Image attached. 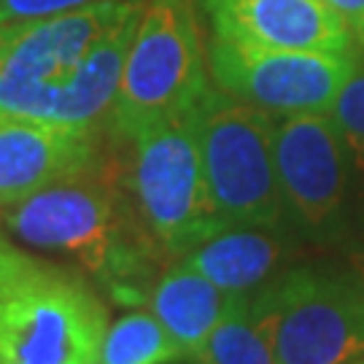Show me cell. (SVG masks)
Instances as JSON below:
<instances>
[{"label":"cell","instance_id":"cell-1","mask_svg":"<svg viewBox=\"0 0 364 364\" xmlns=\"http://www.w3.org/2000/svg\"><path fill=\"white\" fill-rule=\"evenodd\" d=\"M146 0H97L0 25V111L97 130L117 100Z\"/></svg>","mask_w":364,"mask_h":364},{"label":"cell","instance_id":"cell-2","mask_svg":"<svg viewBox=\"0 0 364 364\" xmlns=\"http://www.w3.org/2000/svg\"><path fill=\"white\" fill-rule=\"evenodd\" d=\"M22 243L76 259L111 287L130 289L162 254L135 213L127 173L105 165L57 181L3 213Z\"/></svg>","mask_w":364,"mask_h":364},{"label":"cell","instance_id":"cell-3","mask_svg":"<svg viewBox=\"0 0 364 364\" xmlns=\"http://www.w3.org/2000/svg\"><path fill=\"white\" fill-rule=\"evenodd\" d=\"M105 329V305L78 275L0 235V364H92Z\"/></svg>","mask_w":364,"mask_h":364},{"label":"cell","instance_id":"cell-4","mask_svg":"<svg viewBox=\"0 0 364 364\" xmlns=\"http://www.w3.org/2000/svg\"><path fill=\"white\" fill-rule=\"evenodd\" d=\"M208 90V52L192 0H146L122 68L111 130L122 141H135L154 124L192 114Z\"/></svg>","mask_w":364,"mask_h":364},{"label":"cell","instance_id":"cell-5","mask_svg":"<svg viewBox=\"0 0 364 364\" xmlns=\"http://www.w3.org/2000/svg\"><path fill=\"white\" fill-rule=\"evenodd\" d=\"M127 189L144 230L165 257H183L230 227L210 200L195 111L154 124L132 141Z\"/></svg>","mask_w":364,"mask_h":364},{"label":"cell","instance_id":"cell-6","mask_svg":"<svg viewBox=\"0 0 364 364\" xmlns=\"http://www.w3.org/2000/svg\"><path fill=\"white\" fill-rule=\"evenodd\" d=\"M208 192L230 227H270L287 219L275 173V117L210 87L195 108Z\"/></svg>","mask_w":364,"mask_h":364},{"label":"cell","instance_id":"cell-7","mask_svg":"<svg viewBox=\"0 0 364 364\" xmlns=\"http://www.w3.org/2000/svg\"><path fill=\"white\" fill-rule=\"evenodd\" d=\"M278 364L364 362V278L297 267L251 294Z\"/></svg>","mask_w":364,"mask_h":364},{"label":"cell","instance_id":"cell-8","mask_svg":"<svg viewBox=\"0 0 364 364\" xmlns=\"http://www.w3.org/2000/svg\"><path fill=\"white\" fill-rule=\"evenodd\" d=\"M356 70V54L264 49L224 38H210L208 46V73L216 90L270 117L329 114Z\"/></svg>","mask_w":364,"mask_h":364},{"label":"cell","instance_id":"cell-9","mask_svg":"<svg viewBox=\"0 0 364 364\" xmlns=\"http://www.w3.org/2000/svg\"><path fill=\"white\" fill-rule=\"evenodd\" d=\"M275 173L287 216L316 235L335 232L353 186L351 159L329 114L278 117L273 130Z\"/></svg>","mask_w":364,"mask_h":364},{"label":"cell","instance_id":"cell-10","mask_svg":"<svg viewBox=\"0 0 364 364\" xmlns=\"http://www.w3.org/2000/svg\"><path fill=\"white\" fill-rule=\"evenodd\" d=\"M213 38L294 52L356 54L348 22L324 0H197Z\"/></svg>","mask_w":364,"mask_h":364},{"label":"cell","instance_id":"cell-11","mask_svg":"<svg viewBox=\"0 0 364 364\" xmlns=\"http://www.w3.org/2000/svg\"><path fill=\"white\" fill-rule=\"evenodd\" d=\"M97 165L95 130L0 111V210Z\"/></svg>","mask_w":364,"mask_h":364},{"label":"cell","instance_id":"cell-12","mask_svg":"<svg viewBox=\"0 0 364 364\" xmlns=\"http://www.w3.org/2000/svg\"><path fill=\"white\" fill-rule=\"evenodd\" d=\"M227 294H254L267 287L287 262V246L270 227L232 224L181 257Z\"/></svg>","mask_w":364,"mask_h":364},{"label":"cell","instance_id":"cell-13","mask_svg":"<svg viewBox=\"0 0 364 364\" xmlns=\"http://www.w3.org/2000/svg\"><path fill=\"white\" fill-rule=\"evenodd\" d=\"M232 299L235 294L221 291L208 278L178 262L156 278L149 305L170 338L181 346L183 356H192L221 324Z\"/></svg>","mask_w":364,"mask_h":364},{"label":"cell","instance_id":"cell-14","mask_svg":"<svg viewBox=\"0 0 364 364\" xmlns=\"http://www.w3.org/2000/svg\"><path fill=\"white\" fill-rule=\"evenodd\" d=\"M192 364H278L267 324L254 308L251 294H237L221 324L197 348Z\"/></svg>","mask_w":364,"mask_h":364},{"label":"cell","instance_id":"cell-15","mask_svg":"<svg viewBox=\"0 0 364 364\" xmlns=\"http://www.w3.org/2000/svg\"><path fill=\"white\" fill-rule=\"evenodd\" d=\"M183 359L181 346L170 338L154 313L132 311L105 329L100 364H170Z\"/></svg>","mask_w":364,"mask_h":364},{"label":"cell","instance_id":"cell-16","mask_svg":"<svg viewBox=\"0 0 364 364\" xmlns=\"http://www.w3.org/2000/svg\"><path fill=\"white\" fill-rule=\"evenodd\" d=\"M329 117L338 127L346 144L353 170V186L364 203V68L351 76V81L340 90L338 100L329 108Z\"/></svg>","mask_w":364,"mask_h":364},{"label":"cell","instance_id":"cell-17","mask_svg":"<svg viewBox=\"0 0 364 364\" xmlns=\"http://www.w3.org/2000/svg\"><path fill=\"white\" fill-rule=\"evenodd\" d=\"M90 3H97V0H0V25L57 16V14L84 9Z\"/></svg>","mask_w":364,"mask_h":364},{"label":"cell","instance_id":"cell-18","mask_svg":"<svg viewBox=\"0 0 364 364\" xmlns=\"http://www.w3.org/2000/svg\"><path fill=\"white\" fill-rule=\"evenodd\" d=\"M324 3L335 14H340L348 22V27H353L356 22L364 19V0H324Z\"/></svg>","mask_w":364,"mask_h":364},{"label":"cell","instance_id":"cell-19","mask_svg":"<svg viewBox=\"0 0 364 364\" xmlns=\"http://www.w3.org/2000/svg\"><path fill=\"white\" fill-rule=\"evenodd\" d=\"M351 33H353V46H356V49H359V54L364 57V19L351 27Z\"/></svg>","mask_w":364,"mask_h":364},{"label":"cell","instance_id":"cell-20","mask_svg":"<svg viewBox=\"0 0 364 364\" xmlns=\"http://www.w3.org/2000/svg\"><path fill=\"white\" fill-rule=\"evenodd\" d=\"M353 270H356V273H359V275L364 278V251H362V254H356V257H353Z\"/></svg>","mask_w":364,"mask_h":364},{"label":"cell","instance_id":"cell-21","mask_svg":"<svg viewBox=\"0 0 364 364\" xmlns=\"http://www.w3.org/2000/svg\"><path fill=\"white\" fill-rule=\"evenodd\" d=\"M92 364H100V362H92Z\"/></svg>","mask_w":364,"mask_h":364},{"label":"cell","instance_id":"cell-22","mask_svg":"<svg viewBox=\"0 0 364 364\" xmlns=\"http://www.w3.org/2000/svg\"><path fill=\"white\" fill-rule=\"evenodd\" d=\"M356 364H364V362H356Z\"/></svg>","mask_w":364,"mask_h":364}]
</instances>
